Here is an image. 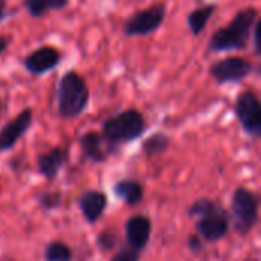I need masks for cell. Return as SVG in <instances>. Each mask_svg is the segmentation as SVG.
<instances>
[{"instance_id":"21","label":"cell","mask_w":261,"mask_h":261,"mask_svg":"<svg viewBox=\"0 0 261 261\" xmlns=\"http://www.w3.org/2000/svg\"><path fill=\"white\" fill-rule=\"evenodd\" d=\"M116 243H118V237H116V234L112 232V231H102V232H99L98 237H96V245H98V248H99L101 251H104V252H109V251L115 249Z\"/></svg>"},{"instance_id":"5","label":"cell","mask_w":261,"mask_h":261,"mask_svg":"<svg viewBox=\"0 0 261 261\" xmlns=\"http://www.w3.org/2000/svg\"><path fill=\"white\" fill-rule=\"evenodd\" d=\"M260 202L258 197L248 188L239 187L231 197V219L232 228L237 234H249L258 223Z\"/></svg>"},{"instance_id":"9","label":"cell","mask_w":261,"mask_h":261,"mask_svg":"<svg viewBox=\"0 0 261 261\" xmlns=\"http://www.w3.org/2000/svg\"><path fill=\"white\" fill-rule=\"evenodd\" d=\"M60 63H61V52L50 44L40 46L23 58L24 70L34 76H40L54 70Z\"/></svg>"},{"instance_id":"13","label":"cell","mask_w":261,"mask_h":261,"mask_svg":"<svg viewBox=\"0 0 261 261\" xmlns=\"http://www.w3.org/2000/svg\"><path fill=\"white\" fill-rule=\"evenodd\" d=\"M67 161V150L61 147H54L47 153H41L37 158L38 173L49 182H54Z\"/></svg>"},{"instance_id":"24","label":"cell","mask_w":261,"mask_h":261,"mask_svg":"<svg viewBox=\"0 0 261 261\" xmlns=\"http://www.w3.org/2000/svg\"><path fill=\"white\" fill-rule=\"evenodd\" d=\"M260 28H261V21L260 18L255 21V24H254V28H252V38H254V49H255V54L257 55H260L261 54V44H260Z\"/></svg>"},{"instance_id":"3","label":"cell","mask_w":261,"mask_h":261,"mask_svg":"<svg viewBox=\"0 0 261 261\" xmlns=\"http://www.w3.org/2000/svg\"><path fill=\"white\" fill-rule=\"evenodd\" d=\"M89 99L90 89L87 81L76 70L66 72L61 76L57 90L58 115L63 119H75L84 113L89 106Z\"/></svg>"},{"instance_id":"14","label":"cell","mask_w":261,"mask_h":261,"mask_svg":"<svg viewBox=\"0 0 261 261\" xmlns=\"http://www.w3.org/2000/svg\"><path fill=\"white\" fill-rule=\"evenodd\" d=\"M80 147L84 156L95 164H102L107 161L109 154L112 153L109 148H104V139L98 132L89 130L80 136Z\"/></svg>"},{"instance_id":"1","label":"cell","mask_w":261,"mask_h":261,"mask_svg":"<svg viewBox=\"0 0 261 261\" xmlns=\"http://www.w3.org/2000/svg\"><path fill=\"white\" fill-rule=\"evenodd\" d=\"M258 20V9L255 6H246L237 11L228 26H222L213 32L208 40L210 52H231L243 50L248 47L252 28Z\"/></svg>"},{"instance_id":"2","label":"cell","mask_w":261,"mask_h":261,"mask_svg":"<svg viewBox=\"0 0 261 261\" xmlns=\"http://www.w3.org/2000/svg\"><path fill=\"white\" fill-rule=\"evenodd\" d=\"M187 214L190 217H197L196 231L203 242H220L229 231V214L216 200L206 197L197 199L187 210Z\"/></svg>"},{"instance_id":"18","label":"cell","mask_w":261,"mask_h":261,"mask_svg":"<svg viewBox=\"0 0 261 261\" xmlns=\"http://www.w3.org/2000/svg\"><path fill=\"white\" fill-rule=\"evenodd\" d=\"M171 141L170 138L162 133V132H156L153 133L151 136H148L144 144H142V151L147 158H156V156H161L164 154L168 147H170Z\"/></svg>"},{"instance_id":"12","label":"cell","mask_w":261,"mask_h":261,"mask_svg":"<svg viewBox=\"0 0 261 261\" xmlns=\"http://www.w3.org/2000/svg\"><path fill=\"white\" fill-rule=\"evenodd\" d=\"M107 196L98 190L84 191L78 199V206L87 223H96L107 208Z\"/></svg>"},{"instance_id":"6","label":"cell","mask_w":261,"mask_h":261,"mask_svg":"<svg viewBox=\"0 0 261 261\" xmlns=\"http://www.w3.org/2000/svg\"><path fill=\"white\" fill-rule=\"evenodd\" d=\"M165 17H167V3L165 2L153 3L130 15L124 21L122 34L125 37H147L150 34H154L164 24Z\"/></svg>"},{"instance_id":"16","label":"cell","mask_w":261,"mask_h":261,"mask_svg":"<svg viewBox=\"0 0 261 261\" xmlns=\"http://www.w3.org/2000/svg\"><path fill=\"white\" fill-rule=\"evenodd\" d=\"M216 9H217L216 3H206V5H202V6L193 9L187 15V24H188L190 31L193 32V35L197 37L205 31V28H206L210 18L214 15Z\"/></svg>"},{"instance_id":"22","label":"cell","mask_w":261,"mask_h":261,"mask_svg":"<svg viewBox=\"0 0 261 261\" xmlns=\"http://www.w3.org/2000/svg\"><path fill=\"white\" fill-rule=\"evenodd\" d=\"M141 258V252L135 251V249H130L128 246L127 248H122L119 249L110 261H139Z\"/></svg>"},{"instance_id":"26","label":"cell","mask_w":261,"mask_h":261,"mask_svg":"<svg viewBox=\"0 0 261 261\" xmlns=\"http://www.w3.org/2000/svg\"><path fill=\"white\" fill-rule=\"evenodd\" d=\"M6 17V0H0V21Z\"/></svg>"},{"instance_id":"25","label":"cell","mask_w":261,"mask_h":261,"mask_svg":"<svg viewBox=\"0 0 261 261\" xmlns=\"http://www.w3.org/2000/svg\"><path fill=\"white\" fill-rule=\"evenodd\" d=\"M11 41H12V37H9V35H0V55L6 52V49L9 47Z\"/></svg>"},{"instance_id":"17","label":"cell","mask_w":261,"mask_h":261,"mask_svg":"<svg viewBox=\"0 0 261 261\" xmlns=\"http://www.w3.org/2000/svg\"><path fill=\"white\" fill-rule=\"evenodd\" d=\"M70 0H23V8L32 18H41L52 11L66 8Z\"/></svg>"},{"instance_id":"10","label":"cell","mask_w":261,"mask_h":261,"mask_svg":"<svg viewBox=\"0 0 261 261\" xmlns=\"http://www.w3.org/2000/svg\"><path fill=\"white\" fill-rule=\"evenodd\" d=\"M34 119L32 109L26 107L23 109L15 118H12L5 127L0 130V153L11 150L31 128Z\"/></svg>"},{"instance_id":"27","label":"cell","mask_w":261,"mask_h":261,"mask_svg":"<svg viewBox=\"0 0 261 261\" xmlns=\"http://www.w3.org/2000/svg\"><path fill=\"white\" fill-rule=\"evenodd\" d=\"M0 112H2V101H0Z\"/></svg>"},{"instance_id":"8","label":"cell","mask_w":261,"mask_h":261,"mask_svg":"<svg viewBox=\"0 0 261 261\" xmlns=\"http://www.w3.org/2000/svg\"><path fill=\"white\" fill-rule=\"evenodd\" d=\"M252 70L254 64L249 60L237 55L220 58L216 63H213L208 69L211 78H214V81L220 86L242 83L252 73Z\"/></svg>"},{"instance_id":"4","label":"cell","mask_w":261,"mask_h":261,"mask_svg":"<svg viewBox=\"0 0 261 261\" xmlns=\"http://www.w3.org/2000/svg\"><path fill=\"white\" fill-rule=\"evenodd\" d=\"M145 130L147 121L144 115L136 109H127L102 122L101 136L109 145H121L139 139Z\"/></svg>"},{"instance_id":"23","label":"cell","mask_w":261,"mask_h":261,"mask_svg":"<svg viewBox=\"0 0 261 261\" xmlns=\"http://www.w3.org/2000/svg\"><path fill=\"white\" fill-rule=\"evenodd\" d=\"M187 246H188V249H190L193 254H200V252L203 251V240H202L197 234H193V236L188 237Z\"/></svg>"},{"instance_id":"20","label":"cell","mask_w":261,"mask_h":261,"mask_svg":"<svg viewBox=\"0 0 261 261\" xmlns=\"http://www.w3.org/2000/svg\"><path fill=\"white\" fill-rule=\"evenodd\" d=\"M63 202V196L60 191H47L38 196V205L44 210V211H52L57 210Z\"/></svg>"},{"instance_id":"15","label":"cell","mask_w":261,"mask_h":261,"mask_svg":"<svg viewBox=\"0 0 261 261\" xmlns=\"http://www.w3.org/2000/svg\"><path fill=\"white\" fill-rule=\"evenodd\" d=\"M113 194L128 206H136L144 199V187L135 179H121L113 185Z\"/></svg>"},{"instance_id":"7","label":"cell","mask_w":261,"mask_h":261,"mask_svg":"<svg viewBox=\"0 0 261 261\" xmlns=\"http://www.w3.org/2000/svg\"><path fill=\"white\" fill-rule=\"evenodd\" d=\"M234 113L243 128V132L252 138L261 136V104L258 95L252 90H243L236 102Z\"/></svg>"},{"instance_id":"11","label":"cell","mask_w":261,"mask_h":261,"mask_svg":"<svg viewBox=\"0 0 261 261\" xmlns=\"http://www.w3.org/2000/svg\"><path fill=\"white\" fill-rule=\"evenodd\" d=\"M151 220L147 216H133L125 222V242L130 249L142 252L151 237Z\"/></svg>"},{"instance_id":"19","label":"cell","mask_w":261,"mask_h":261,"mask_svg":"<svg viewBox=\"0 0 261 261\" xmlns=\"http://www.w3.org/2000/svg\"><path fill=\"white\" fill-rule=\"evenodd\" d=\"M73 252L64 242H50L44 249V261H72Z\"/></svg>"}]
</instances>
